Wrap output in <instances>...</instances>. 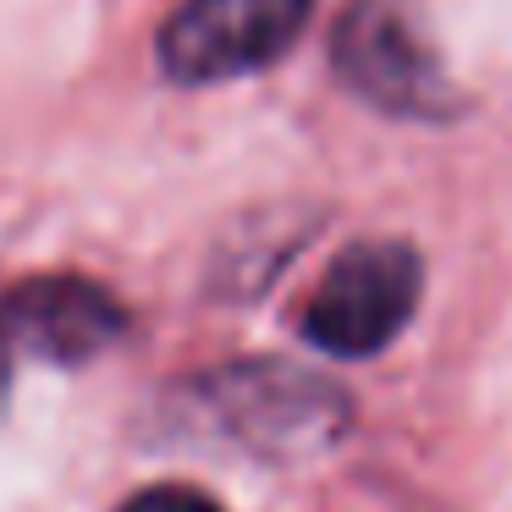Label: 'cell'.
I'll return each instance as SVG.
<instances>
[{
    "label": "cell",
    "mask_w": 512,
    "mask_h": 512,
    "mask_svg": "<svg viewBox=\"0 0 512 512\" xmlns=\"http://www.w3.org/2000/svg\"><path fill=\"white\" fill-rule=\"evenodd\" d=\"M314 0H182L160 28V67L177 83H221L270 67L303 34Z\"/></svg>",
    "instance_id": "obj_4"
},
{
    "label": "cell",
    "mask_w": 512,
    "mask_h": 512,
    "mask_svg": "<svg viewBox=\"0 0 512 512\" xmlns=\"http://www.w3.org/2000/svg\"><path fill=\"white\" fill-rule=\"evenodd\" d=\"M127 331V309L83 276H34L0 298V342L12 358L83 364Z\"/></svg>",
    "instance_id": "obj_5"
},
{
    "label": "cell",
    "mask_w": 512,
    "mask_h": 512,
    "mask_svg": "<svg viewBox=\"0 0 512 512\" xmlns=\"http://www.w3.org/2000/svg\"><path fill=\"white\" fill-rule=\"evenodd\" d=\"M424 292V265L408 243H358L331 259L303 309V336L331 358H369L402 336Z\"/></svg>",
    "instance_id": "obj_2"
},
{
    "label": "cell",
    "mask_w": 512,
    "mask_h": 512,
    "mask_svg": "<svg viewBox=\"0 0 512 512\" xmlns=\"http://www.w3.org/2000/svg\"><path fill=\"white\" fill-rule=\"evenodd\" d=\"M12 364L17 358L6 353V342H0V402H6V391H12Z\"/></svg>",
    "instance_id": "obj_7"
},
{
    "label": "cell",
    "mask_w": 512,
    "mask_h": 512,
    "mask_svg": "<svg viewBox=\"0 0 512 512\" xmlns=\"http://www.w3.org/2000/svg\"><path fill=\"white\" fill-rule=\"evenodd\" d=\"M116 512H226V507L215 496H204L199 485H144Z\"/></svg>",
    "instance_id": "obj_6"
},
{
    "label": "cell",
    "mask_w": 512,
    "mask_h": 512,
    "mask_svg": "<svg viewBox=\"0 0 512 512\" xmlns=\"http://www.w3.org/2000/svg\"><path fill=\"white\" fill-rule=\"evenodd\" d=\"M182 413L204 435L254 457H320L353 424V402L331 380L281 358H248L199 375L182 391Z\"/></svg>",
    "instance_id": "obj_1"
},
{
    "label": "cell",
    "mask_w": 512,
    "mask_h": 512,
    "mask_svg": "<svg viewBox=\"0 0 512 512\" xmlns=\"http://www.w3.org/2000/svg\"><path fill=\"white\" fill-rule=\"evenodd\" d=\"M331 67L358 100L408 122H441L457 111V89L413 17L397 0H358L331 34Z\"/></svg>",
    "instance_id": "obj_3"
}]
</instances>
